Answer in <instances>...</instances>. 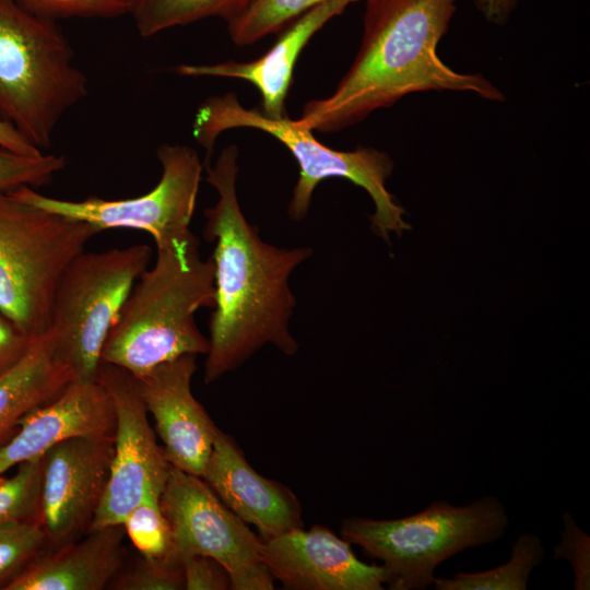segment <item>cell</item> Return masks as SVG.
<instances>
[{
  "label": "cell",
  "mask_w": 590,
  "mask_h": 590,
  "mask_svg": "<svg viewBox=\"0 0 590 590\" xmlns=\"http://www.w3.org/2000/svg\"><path fill=\"white\" fill-rule=\"evenodd\" d=\"M238 150L232 144L205 165L216 203L204 210L203 236L214 244V305L203 380L210 385L272 344L286 355L298 351L290 331L296 299L292 272L314 250L268 244L245 217L237 198Z\"/></svg>",
  "instance_id": "cell-1"
},
{
  "label": "cell",
  "mask_w": 590,
  "mask_h": 590,
  "mask_svg": "<svg viewBox=\"0 0 590 590\" xmlns=\"http://www.w3.org/2000/svg\"><path fill=\"white\" fill-rule=\"evenodd\" d=\"M455 10L456 0H366L362 44L349 71L331 95L308 102L296 121L333 132L426 91L503 101L483 75L456 72L440 60L437 47Z\"/></svg>",
  "instance_id": "cell-2"
},
{
  "label": "cell",
  "mask_w": 590,
  "mask_h": 590,
  "mask_svg": "<svg viewBox=\"0 0 590 590\" xmlns=\"http://www.w3.org/2000/svg\"><path fill=\"white\" fill-rule=\"evenodd\" d=\"M156 260L133 285L104 345L101 363L133 377L186 354H206L209 340L194 315L214 305V263L193 233L156 249Z\"/></svg>",
  "instance_id": "cell-3"
},
{
  "label": "cell",
  "mask_w": 590,
  "mask_h": 590,
  "mask_svg": "<svg viewBox=\"0 0 590 590\" xmlns=\"http://www.w3.org/2000/svg\"><path fill=\"white\" fill-rule=\"evenodd\" d=\"M251 128L271 134L295 157L299 176L294 187L287 213L293 221L306 217L317 186L332 177L344 178L362 187L370 196L375 212L371 228L387 243L389 234L400 236L410 225L404 210L387 190L386 182L393 170L390 156L373 148L354 151L333 150L318 141L312 131L287 116L267 117L262 111L244 107L234 93L203 101L196 113L192 133L206 151L204 165L210 164L214 143L229 129Z\"/></svg>",
  "instance_id": "cell-4"
},
{
  "label": "cell",
  "mask_w": 590,
  "mask_h": 590,
  "mask_svg": "<svg viewBox=\"0 0 590 590\" xmlns=\"http://www.w3.org/2000/svg\"><path fill=\"white\" fill-rule=\"evenodd\" d=\"M73 56L56 20L0 0V117L38 150L88 93Z\"/></svg>",
  "instance_id": "cell-5"
},
{
  "label": "cell",
  "mask_w": 590,
  "mask_h": 590,
  "mask_svg": "<svg viewBox=\"0 0 590 590\" xmlns=\"http://www.w3.org/2000/svg\"><path fill=\"white\" fill-rule=\"evenodd\" d=\"M508 527L505 506L491 495L465 506L434 500L417 514L391 520L350 517L342 521L341 535L382 562L388 589L423 590L433 585L440 563L496 542Z\"/></svg>",
  "instance_id": "cell-6"
},
{
  "label": "cell",
  "mask_w": 590,
  "mask_h": 590,
  "mask_svg": "<svg viewBox=\"0 0 590 590\" xmlns=\"http://www.w3.org/2000/svg\"><path fill=\"white\" fill-rule=\"evenodd\" d=\"M101 232L0 191V310L31 338L46 333L57 284Z\"/></svg>",
  "instance_id": "cell-7"
},
{
  "label": "cell",
  "mask_w": 590,
  "mask_h": 590,
  "mask_svg": "<svg viewBox=\"0 0 590 590\" xmlns=\"http://www.w3.org/2000/svg\"><path fill=\"white\" fill-rule=\"evenodd\" d=\"M148 245L82 251L63 271L52 299L55 357L74 380H96L106 340L140 275Z\"/></svg>",
  "instance_id": "cell-8"
},
{
  "label": "cell",
  "mask_w": 590,
  "mask_h": 590,
  "mask_svg": "<svg viewBox=\"0 0 590 590\" xmlns=\"http://www.w3.org/2000/svg\"><path fill=\"white\" fill-rule=\"evenodd\" d=\"M162 166L157 185L149 192L127 199L88 197L71 201L47 197L33 187L8 191L16 199L86 222L99 232L111 228L139 229L151 235L156 249L189 237L202 164L188 145L162 144L156 151Z\"/></svg>",
  "instance_id": "cell-9"
},
{
  "label": "cell",
  "mask_w": 590,
  "mask_h": 590,
  "mask_svg": "<svg viewBox=\"0 0 590 590\" xmlns=\"http://www.w3.org/2000/svg\"><path fill=\"white\" fill-rule=\"evenodd\" d=\"M160 506L180 560L192 555L216 559L228 571L234 590L274 589L262 560V540L202 477L172 465Z\"/></svg>",
  "instance_id": "cell-10"
},
{
  "label": "cell",
  "mask_w": 590,
  "mask_h": 590,
  "mask_svg": "<svg viewBox=\"0 0 590 590\" xmlns=\"http://www.w3.org/2000/svg\"><path fill=\"white\" fill-rule=\"evenodd\" d=\"M96 379L110 396L116 426L109 477L88 531L122 524L146 497H160L172 467L156 441L134 377L101 363Z\"/></svg>",
  "instance_id": "cell-11"
},
{
  "label": "cell",
  "mask_w": 590,
  "mask_h": 590,
  "mask_svg": "<svg viewBox=\"0 0 590 590\" xmlns=\"http://www.w3.org/2000/svg\"><path fill=\"white\" fill-rule=\"evenodd\" d=\"M114 437L78 436L44 455L39 522L56 547L88 531L105 493Z\"/></svg>",
  "instance_id": "cell-12"
},
{
  "label": "cell",
  "mask_w": 590,
  "mask_h": 590,
  "mask_svg": "<svg viewBox=\"0 0 590 590\" xmlns=\"http://www.w3.org/2000/svg\"><path fill=\"white\" fill-rule=\"evenodd\" d=\"M196 357L179 356L134 379L148 413L154 418L167 461L201 477L219 427L191 390Z\"/></svg>",
  "instance_id": "cell-13"
},
{
  "label": "cell",
  "mask_w": 590,
  "mask_h": 590,
  "mask_svg": "<svg viewBox=\"0 0 590 590\" xmlns=\"http://www.w3.org/2000/svg\"><path fill=\"white\" fill-rule=\"evenodd\" d=\"M262 560L273 579L294 590H381L382 565L359 560L351 543L322 526L298 528L262 541Z\"/></svg>",
  "instance_id": "cell-14"
},
{
  "label": "cell",
  "mask_w": 590,
  "mask_h": 590,
  "mask_svg": "<svg viewBox=\"0 0 590 590\" xmlns=\"http://www.w3.org/2000/svg\"><path fill=\"white\" fill-rule=\"evenodd\" d=\"M201 477L228 509L256 527L262 541L304 528L295 494L259 474L235 439L220 428Z\"/></svg>",
  "instance_id": "cell-15"
},
{
  "label": "cell",
  "mask_w": 590,
  "mask_h": 590,
  "mask_svg": "<svg viewBox=\"0 0 590 590\" xmlns=\"http://www.w3.org/2000/svg\"><path fill=\"white\" fill-rule=\"evenodd\" d=\"M115 426L114 405L103 385L97 379L72 380L55 400L24 416L0 448V475L68 438L114 437Z\"/></svg>",
  "instance_id": "cell-16"
},
{
  "label": "cell",
  "mask_w": 590,
  "mask_h": 590,
  "mask_svg": "<svg viewBox=\"0 0 590 590\" xmlns=\"http://www.w3.org/2000/svg\"><path fill=\"white\" fill-rule=\"evenodd\" d=\"M351 0H331L304 13L281 34L260 58L249 62L226 61L215 64H179L174 71L185 76H220L253 84L262 99V114L285 116V99L297 58L310 38L330 20L340 15Z\"/></svg>",
  "instance_id": "cell-17"
},
{
  "label": "cell",
  "mask_w": 590,
  "mask_h": 590,
  "mask_svg": "<svg viewBox=\"0 0 590 590\" xmlns=\"http://www.w3.org/2000/svg\"><path fill=\"white\" fill-rule=\"evenodd\" d=\"M122 524L43 551L4 590H102L122 563Z\"/></svg>",
  "instance_id": "cell-18"
},
{
  "label": "cell",
  "mask_w": 590,
  "mask_h": 590,
  "mask_svg": "<svg viewBox=\"0 0 590 590\" xmlns=\"http://www.w3.org/2000/svg\"><path fill=\"white\" fill-rule=\"evenodd\" d=\"M72 380L69 368L55 357L49 328L0 376V448L17 432L25 415L55 400Z\"/></svg>",
  "instance_id": "cell-19"
},
{
  "label": "cell",
  "mask_w": 590,
  "mask_h": 590,
  "mask_svg": "<svg viewBox=\"0 0 590 590\" xmlns=\"http://www.w3.org/2000/svg\"><path fill=\"white\" fill-rule=\"evenodd\" d=\"M544 556L542 539L536 533H522L512 543L508 562L479 573L435 577L433 585L437 590H526L530 574Z\"/></svg>",
  "instance_id": "cell-20"
},
{
  "label": "cell",
  "mask_w": 590,
  "mask_h": 590,
  "mask_svg": "<svg viewBox=\"0 0 590 590\" xmlns=\"http://www.w3.org/2000/svg\"><path fill=\"white\" fill-rule=\"evenodd\" d=\"M250 0H129V14L142 37L209 17L226 22Z\"/></svg>",
  "instance_id": "cell-21"
},
{
  "label": "cell",
  "mask_w": 590,
  "mask_h": 590,
  "mask_svg": "<svg viewBox=\"0 0 590 590\" xmlns=\"http://www.w3.org/2000/svg\"><path fill=\"white\" fill-rule=\"evenodd\" d=\"M328 1L331 0H250L227 21L231 38L236 45H250Z\"/></svg>",
  "instance_id": "cell-22"
},
{
  "label": "cell",
  "mask_w": 590,
  "mask_h": 590,
  "mask_svg": "<svg viewBox=\"0 0 590 590\" xmlns=\"http://www.w3.org/2000/svg\"><path fill=\"white\" fill-rule=\"evenodd\" d=\"M44 464V455L22 462L0 482V523L39 521Z\"/></svg>",
  "instance_id": "cell-23"
},
{
  "label": "cell",
  "mask_w": 590,
  "mask_h": 590,
  "mask_svg": "<svg viewBox=\"0 0 590 590\" xmlns=\"http://www.w3.org/2000/svg\"><path fill=\"white\" fill-rule=\"evenodd\" d=\"M48 545L39 521L0 523V590L17 577Z\"/></svg>",
  "instance_id": "cell-24"
},
{
  "label": "cell",
  "mask_w": 590,
  "mask_h": 590,
  "mask_svg": "<svg viewBox=\"0 0 590 590\" xmlns=\"http://www.w3.org/2000/svg\"><path fill=\"white\" fill-rule=\"evenodd\" d=\"M125 532L143 557H162L174 553L168 522L158 496L138 504L122 522Z\"/></svg>",
  "instance_id": "cell-25"
},
{
  "label": "cell",
  "mask_w": 590,
  "mask_h": 590,
  "mask_svg": "<svg viewBox=\"0 0 590 590\" xmlns=\"http://www.w3.org/2000/svg\"><path fill=\"white\" fill-rule=\"evenodd\" d=\"M115 590H185L184 568L175 554L143 557L132 568L117 574L108 585Z\"/></svg>",
  "instance_id": "cell-26"
},
{
  "label": "cell",
  "mask_w": 590,
  "mask_h": 590,
  "mask_svg": "<svg viewBox=\"0 0 590 590\" xmlns=\"http://www.w3.org/2000/svg\"><path fill=\"white\" fill-rule=\"evenodd\" d=\"M66 166L63 155H23L0 148V191L47 185Z\"/></svg>",
  "instance_id": "cell-27"
},
{
  "label": "cell",
  "mask_w": 590,
  "mask_h": 590,
  "mask_svg": "<svg viewBox=\"0 0 590 590\" xmlns=\"http://www.w3.org/2000/svg\"><path fill=\"white\" fill-rule=\"evenodd\" d=\"M20 5L52 20L113 17L129 12V0H15Z\"/></svg>",
  "instance_id": "cell-28"
},
{
  "label": "cell",
  "mask_w": 590,
  "mask_h": 590,
  "mask_svg": "<svg viewBox=\"0 0 590 590\" xmlns=\"http://www.w3.org/2000/svg\"><path fill=\"white\" fill-rule=\"evenodd\" d=\"M564 531L560 542L554 547L553 559L569 560L575 573V589L585 590L590 587V540L576 524L573 516L563 514Z\"/></svg>",
  "instance_id": "cell-29"
},
{
  "label": "cell",
  "mask_w": 590,
  "mask_h": 590,
  "mask_svg": "<svg viewBox=\"0 0 590 590\" xmlns=\"http://www.w3.org/2000/svg\"><path fill=\"white\" fill-rule=\"evenodd\" d=\"M185 590H228L232 580L228 571L216 559L192 555L181 559Z\"/></svg>",
  "instance_id": "cell-30"
},
{
  "label": "cell",
  "mask_w": 590,
  "mask_h": 590,
  "mask_svg": "<svg viewBox=\"0 0 590 590\" xmlns=\"http://www.w3.org/2000/svg\"><path fill=\"white\" fill-rule=\"evenodd\" d=\"M34 339L19 330L0 310V376L25 355Z\"/></svg>",
  "instance_id": "cell-31"
},
{
  "label": "cell",
  "mask_w": 590,
  "mask_h": 590,
  "mask_svg": "<svg viewBox=\"0 0 590 590\" xmlns=\"http://www.w3.org/2000/svg\"><path fill=\"white\" fill-rule=\"evenodd\" d=\"M0 148L23 155H39L40 150L26 140L9 121L0 117Z\"/></svg>",
  "instance_id": "cell-32"
},
{
  "label": "cell",
  "mask_w": 590,
  "mask_h": 590,
  "mask_svg": "<svg viewBox=\"0 0 590 590\" xmlns=\"http://www.w3.org/2000/svg\"><path fill=\"white\" fill-rule=\"evenodd\" d=\"M484 17L495 24H504L516 8L517 0H474Z\"/></svg>",
  "instance_id": "cell-33"
}]
</instances>
